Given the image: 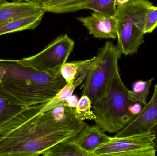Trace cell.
I'll list each match as a JSON object with an SVG mask.
<instances>
[{"instance_id": "ffe728a7", "label": "cell", "mask_w": 157, "mask_h": 156, "mask_svg": "<svg viewBox=\"0 0 157 156\" xmlns=\"http://www.w3.org/2000/svg\"><path fill=\"white\" fill-rule=\"evenodd\" d=\"M157 27V6L153 5L149 9L144 28V34L152 33Z\"/></svg>"}, {"instance_id": "8992f818", "label": "cell", "mask_w": 157, "mask_h": 156, "mask_svg": "<svg viewBox=\"0 0 157 156\" xmlns=\"http://www.w3.org/2000/svg\"><path fill=\"white\" fill-rule=\"evenodd\" d=\"M74 46L75 41L67 34L61 35L39 53L19 60L39 71L59 76L61 68L68 60Z\"/></svg>"}, {"instance_id": "52a82bcc", "label": "cell", "mask_w": 157, "mask_h": 156, "mask_svg": "<svg viewBox=\"0 0 157 156\" xmlns=\"http://www.w3.org/2000/svg\"><path fill=\"white\" fill-rule=\"evenodd\" d=\"M152 131L123 137H111L94 151L95 156H155Z\"/></svg>"}, {"instance_id": "9c48e42d", "label": "cell", "mask_w": 157, "mask_h": 156, "mask_svg": "<svg viewBox=\"0 0 157 156\" xmlns=\"http://www.w3.org/2000/svg\"><path fill=\"white\" fill-rule=\"evenodd\" d=\"M46 12L40 3L33 0H6L0 4V25Z\"/></svg>"}, {"instance_id": "5b68a950", "label": "cell", "mask_w": 157, "mask_h": 156, "mask_svg": "<svg viewBox=\"0 0 157 156\" xmlns=\"http://www.w3.org/2000/svg\"><path fill=\"white\" fill-rule=\"evenodd\" d=\"M122 52L118 46L108 41L98 49L81 86L82 94L88 96L92 103L104 92L117 70Z\"/></svg>"}, {"instance_id": "44dd1931", "label": "cell", "mask_w": 157, "mask_h": 156, "mask_svg": "<svg viewBox=\"0 0 157 156\" xmlns=\"http://www.w3.org/2000/svg\"><path fill=\"white\" fill-rule=\"evenodd\" d=\"M143 105L139 103H132L129 107L130 113L134 116H136L140 113L143 110Z\"/></svg>"}, {"instance_id": "ba28073f", "label": "cell", "mask_w": 157, "mask_h": 156, "mask_svg": "<svg viewBox=\"0 0 157 156\" xmlns=\"http://www.w3.org/2000/svg\"><path fill=\"white\" fill-rule=\"evenodd\" d=\"M157 124V83L151 100L134 119L114 136L123 137L136 134L147 132Z\"/></svg>"}, {"instance_id": "4316f807", "label": "cell", "mask_w": 157, "mask_h": 156, "mask_svg": "<svg viewBox=\"0 0 157 156\" xmlns=\"http://www.w3.org/2000/svg\"><path fill=\"white\" fill-rule=\"evenodd\" d=\"M6 0H0V4L2 3L3 2H4Z\"/></svg>"}, {"instance_id": "cb8c5ba5", "label": "cell", "mask_w": 157, "mask_h": 156, "mask_svg": "<svg viewBox=\"0 0 157 156\" xmlns=\"http://www.w3.org/2000/svg\"><path fill=\"white\" fill-rule=\"evenodd\" d=\"M5 74V70L2 67L0 66V82L2 81Z\"/></svg>"}, {"instance_id": "6da1fadb", "label": "cell", "mask_w": 157, "mask_h": 156, "mask_svg": "<svg viewBox=\"0 0 157 156\" xmlns=\"http://www.w3.org/2000/svg\"><path fill=\"white\" fill-rule=\"evenodd\" d=\"M41 104L25 108L0 127V156H38L74 138L86 125L64 103L40 113Z\"/></svg>"}, {"instance_id": "30bf717a", "label": "cell", "mask_w": 157, "mask_h": 156, "mask_svg": "<svg viewBox=\"0 0 157 156\" xmlns=\"http://www.w3.org/2000/svg\"><path fill=\"white\" fill-rule=\"evenodd\" d=\"M77 18L87 28L90 34L94 37L103 39L117 38V21L115 16L93 12L90 16Z\"/></svg>"}, {"instance_id": "277c9868", "label": "cell", "mask_w": 157, "mask_h": 156, "mask_svg": "<svg viewBox=\"0 0 157 156\" xmlns=\"http://www.w3.org/2000/svg\"><path fill=\"white\" fill-rule=\"evenodd\" d=\"M153 3L149 0H129L117 6V45L122 54H136L144 43V28Z\"/></svg>"}, {"instance_id": "7a4b0ae2", "label": "cell", "mask_w": 157, "mask_h": 156, "mask_svg": "<svg viewBox=\"0 0 157 156\" xmlns=\"http://www.w3.org/2000/svg\"><path fill=\"white\" fill-rule=\"evenodd\" d=\"M0 66L5 70L0 89L26 108L48 102L67 84L61 75L39 71L19 60L0 59Z\"/></svg>"}, {"instance_id": "d4e9b609", "label": "cell", "mask_w": 157, "mask_h": 156, "mask_svg": "<svg viewBox=\"0 0 157 156\" xmlns=\"http://www.w3.org/2000/svg\"><path fill=\"white\" fill-rule=\"evenodd\" d=\"M129 0H116V5L117 6L122 4L129 1Z\"/></svg>"}, {"instance_id": "7c38bea8", "label": "cell", "mask_w": 157, "mask_h": 156, "mask_svg": "<svg viewBox=\"0 0 157 156\" xmlns=\"http://www.w3.org/2000/svg\"><path fill=\"white\" fill-rule=\"evenodd\" d=\"M90 0H42L40 2L46 12L65 13L84 9Z\"/></svg>"}, {"instance_id": "4fadbf2b", "label": "cell", "mask_w": 157, "mask_h": 156, "mask_svg": "<svg viewBox=\"0 0 157 156\" xmlns=\"http://www.w3.org/2000/svg\"><path fill=\"white\" fill-rule=\"evenodd\" d=\"M45 13L14 20L0 25V36L25 30H33L40 24Z\"/></svg>"}, {"instance_id": "d6986e66", "label": "cell", "mask_w": 157, "mask_h": 156, "mask_svg": "<svg viewBox=\"0 0 157 156\" xmlns=\"http://www.w3.org/2000/svg\"><path fill=\"white\" fill-rule=\"evenodd\" d=\"M78 70V61L66 62L61 68L60 75L67 84L72 83L77 79Z\"/></svg>"}, {"instance_id": "603a6c76", "label": "cell", "mask_w": 157, "mask_h": 156, "mask_svg": "<svg viewBox=\"0 0 157 156\" xmlns=\"http://www.w3.org/2000/svg\"><path fill=\"white\" fill-rule=\"evenodd\" d=\"M151 131H153L154 134H155V138H154V140H153V143H154L155 148L157 151V124L152 128Z\"/></svg>"}, {"instance_id": "8fae6325", "label": "cell", "mask_w": 157, "mask_h": 156, "mask_svg": "<svg viewBox=\"0 0 157 156\" xmlns=\"http://www.w3.org/2000/svg\"><path fill=\"white\" fill-rule=\"evenodd\" d=\"M111 137L98 125H86L81 132L71 141L88 152L93 153L97 148L109 142Z\"/></svg>"}, {"instance_id": "ac0fdd59", "label": "cell", "mask_w": 157, "mask_h": 156, "mask_svg": "<svg viewBox=\"0 0 157 156\" xmlns=\"http://www.w3.org/2000/svg\"><path fill=\"white\" fill-rule=\"evenodd\" d=\"M92 103L86 94H82L75 109V115L77 119L84 120H96V116L91 110Z\"/></svg>"}, {"instance_id": "5bb4252c", "label": "cell", "mask_w": 157, "mask_h": 156, "mask_svg": "<svg viewBox=\"0 0 157 156\" xmlns=\"http://www.w3.org/2000/svg\"><path fill=\"white\" fill-rule=\"evenodd\" d=\"M43 156H95L94 153L81 148L75 143L70 141L60 142L43 152Z\"/></svg>"}, {"instance_id": "9a60e30c", "label": "cell", "mask_w": 157, "mask_h": 156, "mask_svg": "<svg viewBox=\"0 0 157 156\" xmlns=\"http://www.w3.org/2000/svg\"><path fill=\"white\" fill-rule=\"evenodd\" d=\"M25 108L0 89V127Z\"/></svg>"}, {"instance_id": "7402d4cb", "label": "cell", "mask_w": 157, "mask_h": 156, "mask_svg": "<svg viewBox=\"0 0 157 156\" xmlns=\"http://www.w3.org/2000/svg\"><path fill=\"white\" fill-rule=\"evenodd\" d=\"M78 100L79 99L78 96L75 94H73L66 101V104L68 107L73 109H75Z\"/></svg>"}, {"instance_id": "e0dca14e", "label": "cell", "mask_w": 157, "mask_h": 156, "mask_svg": "<svg viewBox=\"0 0 157 156\" xmlns=\"http://www.w3.org/2000/svg\"><path fill=\"white\" fill-rule=\"evenodd\" d=\"M116 0H90L84 9H90L109 16H114L117 10Z\"/></svg>"}, {"instance_id": "3957f363", "label": "cell", "mask_w": 157, "mask_h": 156, "mask_svg": "<svg viewBox=\"0 0 157 156\" xmlns=\"http://www.w3.org/2000/svg\"><path fill=\"white\" fill-rule=\"evenodd\" d=\"M132 103L117 70L105 92L92 104L96 125L105 132H120L136 117L129 111Z\"/></svg>"}, {"instance_id": "484cf974", "label": "cell", "mask_w": 157, "mask_h": 156, "mask_svg": "<svg viewBox=\"0 0 157 156\" xmlns=\"http://www.w3.org/2000/svg\"><path fill=\"white\" fill-rule=\"evenodd\" d=\"M33 1H35V2H37L40 3L41 2L42 0H33Z\"/></svg>"}, {"instance_id": "2e32d148", "label": "cell", "mask_w": 157, "mask_h": 156, "mask_svg": "<svg viewBox=\"0 0 157 156\" xmlns=\"http://www.w3.org/2000/svg\"><path fill=\"white\" fill-rule=\"evenodd\" d=\"M154 78L147 81L138 80L132 85V90H128V97L133 103L137 102L144 106L146 105L147 100Z\"/></svg>"}]
</instances>
